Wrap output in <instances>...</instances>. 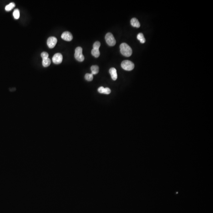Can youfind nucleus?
<instances>
[{"instance_id": "nucleus-19", "label": "nucleus", "mask_w": 213, "mask_h": 213, "mask_svg": "<svg viewBox=\"0 0 213 213\" xmlns=\"http://www.w3.org/2000/svg\"><path fill=\"white\" fill-rule=\"evenodd\" d=\"M41 56L42 59L49 58L48 53L46 52H43L42 53H41Z\"/></svg>"}, {"instance_id": "nucleus-9", "label": "nucleus", "mask_w": 213, "mask_h": 213, "mask_svg": "<svg viewBox=\"0 0 213 213\" xmlns=\"http://www.w3.org/2000/svg\"><path fill=\"white\" fill-rule=\"evenodd\" d=\"M109 72L112 80H116L118 77L116 69L114 68H110Z\"/></svg>"}, {"instance_id": "nucleus-13", "label": "nucleus", "mask_w": 213, "mask_h": 213, "mask_svg": "<svg viewBox=\"0 0 213 213\" xmlns=\"http://www.w3.org/2000/svg\"><path fill=\"white\" fill-rule=\"evenodd\" d=\"M137 38L138 40L140 41V42L142 44H144L146 40L143 34L142 33H140L137 36Z\"/></svg>"}, {"instance_id": "nucleus-12", "label": "nucleus", "mask_w": 213, "mask_h": 213, "mask_svg": "<svg viewBox=\"0 0 213 213\" xmlns=\"http://www.w3.org/2000/svg\"><path fill=\"white\" fill-rule=\"evenodd\" d=\"M91 70L92 71V74L93 75H96L98 74L99 72V68L98 66L94 65L91 66Z\"/></svg>"}, {"instance_id": "nucleus-17", "label": "nucleus", "mask_w": 213, "mask_h": 213, "mask_svg": "<svg viewBox=\"0 0 213 213\" xmlns=\"http://www.w3.org/2000/svg\"><path fill=\"white\" fill-rule=\"evenodd\" d=\"M84 78L86 80L89 81H90L93 80V75L92 74H86Z\"/></svg>"}, {"instance_id": "nucleus-5", "label": "nucleus", "mask_w": 213, "mask_h": 213, "mask_svg": "<svg viewBox=\"0 0 213 213\" xmlns=\"http://www.w3.org/2000/svg\"><path fill=\"white\" fill-rule=\"evenodd\" d=\"M63 60V56L62 54L60 53H57L55 54L52 58L53 62L54 64H58L62 62Z\"/></svg>"}, {"instance_id": "nucleus-2", "label": "nucleus", "mask_w": 213, "mask_h": 213, "mask_svg": "<svg viewBox=\"0 0 213 213\" xmlns=\"http://www.w3.org/2000/svg\"><path fill=\"white\" fill-rule=\"evenodd\" d=\"M121 67L124 70L126 71H131L135 67L133 62L130 60H126L122 61L121 63Z\"/></svg>"}, {"instance_id": "nucleus-14", "label": "nucleus", "mask_w": 213, "mask_h": 213, "mask_svg": "<svg viewBox=\"0 0 213 213\" xmlns=\"http://www.w3.org/2000/svg\"><path fill=\"white\" fill-rule=\"evenodd\" d=\"M91 53L93 56H94L96 58H98L100 56V52L99 49L93 48L92 50Z\"/></svg>"}, {"instance_id": "nucleus-8", "label": "nucleus", "mask_w": 213, "mask_h": 213, "mask_svg": "<svg viewBox=\"0 0 213 213\" xmlns=\"http://www.w3.org/2000/svg\"><path fill=\"white\" fill-rule=\"evenodd\" d=\"M98 92L101 94H109L111 92V90L108 88H104L103 86H101V87H99L98 89Z\"/></svg>"}, {"instance_id": "nucleus-7", "label": "nucleus", "mask_w": 213, "mask_h": 213, "mask_svg": "<svg viewBox=\"0 0 213 213\" xmlns=\"http://www.w3.org/2000/svg\"><path fill=\"white\" fill-rule=\"evenodd\" d=\"M61 38L65 41H71L73 39V36L70 32L66 31L62 33Z\"/></svg>"}, {"instance_id": "nucleus-15", "label": "nucleus", "mask_w": 213, "mask_h": 213, "mask_svg": "<svg viewBox=\"0 0 213 213\" xmlns=\"http://www.w3.org/2000/svg\"><path fill=\"white\" fill-rule=\"evenodd\" d=\"M16 5L14 2H11L10 4H8V5H6L5 8V10L6 11H10L12 9H13L15 7Z\"/></svg>"}, {"instance_id": "nucleus-4", "label": "nucleus", "mask_w": 213, "mask_h": 213, "mask_svg": "<svg viewBox=\"0 0 213 213\" xmlns=\"http://www.w3.org/2000/svg\"><path fill=\"white\" fill-rule=\"evenodd\" d=\"M105 39L106 43L108 46H113L116 44V41L115 38L114 37L112 34L110 32H108L106 34Z\"/></svg>"}, {"instance_id": "nucleus-6", "label": "nucleus", "mask_w": 213, "mask_h": 213, "mask_svg": "<svg viewBox=\"0 0 213 213\" xmlns=\"http://www.w3.org/2000/svg\"><path fill=\"white\" fill-rule=\"evenodd\" d=\"M57 42V39L54 36H52L48 38L47 40V44L49 48L50 49L53 48L56 46Z\"/></svg>"}, {"instance_id": "nucleus-1", "label": "nucleus", "mask_w": 213, "mask_h": 213, "mask_svg": "<svg viewBox=\"0 0 213 213\" xmlns=\"http://www.w3.org/2000/svg\"><path fill=\"white\" fill-rule=\"evenodd\" d=\"M120 51L122 55L126 57L131 56L132 54V49L129 45L125 43H123L120 45Z\"/></svg>"}, {"instance_id": "nucleus-11", "label": "nucleus", "mask_w": 213, "mask_h": 213, "mask_svg": "<svg viewBox=\"0 0 213 213\" xmlns=\"http://www.w3.org/2000/svg\"><path fill=\"white\" fill-rule=\"evenodd\" d=\"M42 65L44 67H48L49 66H50L51 63V61L50 58H44L42 59Z\"/></svg>"}, {"instance_id": "nucleus-3", "label": "nucleus", "mask_w": 213, "mask_h": 213, "mask_svg": "<svg viewBox=\"0 0 213 213\" xmlns=\"http://www.w3.org/2000/svg\"><path fill=\"white\" fill-rule=\"evenodd\" d=\"M82 49L80 47L77 48L75 50V58L79 62H82L84 59V56L82 54Z\"/></svg>"}, {"instance_id": "nucleus-16", "label": "nucleus", "mask_w": 213, "mask_h": 213, "mask_svg": "<svg viewBox=\"0 0 213 213\" xmlns=\"http://www.w3.org/2000/svg\"><path fill=\"white\" fill-rule=\"evenodd\" d=\"M13 16L15 19H18L20 18V10L18 9H16L13 12Z\"/></svg>"}, {"instance_id": "nucleus-18", "label": "nucleus", "mask_w": 213, "mask_h": 213, "mask_svg": "<svg viewBox=\"0 0 213 213\" xmlns=\"http://www.w3.org/2000/svg\"><path fill=\"white\" fill-rule=\"evenodd\" d=\"M100 46H101V44H100V42L97 41V42H95L93 44V48L94 49H99Z\"/></svg>"}, {"instance_id": "nucleus-10", "label": "nucleus", "mask_w": 213, "mask_h": 213, "mask_svg": "<svg viewBox=\"0 0 213 213\" xmlns=\"http://www.w3.org/2000/svg\"><path fill=\"white\" fill-rule=\"evenodd\" d=\"M131 25L133 27L139 28L140 27V23L137 19L133 18L131 20Z\"/></svg>"}]
</instances>
